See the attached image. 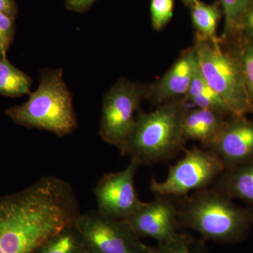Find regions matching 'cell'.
Returning a JSON list of instances; mask_svg holds the SVG:
<instances>
[{
	"label": "cell",
	"instance_id": "cell-19",
	"mask_svg": "<svg viewBox=\"0 0 253 253\" xmlns=\"http://www.w3.org/2000/svg\"><path fill=\"white\" fill-rule=\"evenodd\" d=\"M226 41H233L232 47L229 50L241 68L253 111V38L236 35Z\"/></svg>",
	"mask_w": 253,
	"mask_h": 253
},
{
	"label": "cell",
	"instance_id": "cell-2",
	"mask_svg": "<svg viewBox=\"0 0 253 253\" xmlns=\"http://www.w3.org/2000/svg\"><path fill=\"white\" fill-rule=\"evenodd\" d=\"M187 103L182 97L158 105L151 112L139 111L120 151L121 155L136 161L139 166L175 156L185 142L182 126Z\"/></svg>",
	"mask_w": 253,
	"mask_h": 253
},
{
	"label": "cell",
	"instance_id": "cell-14",
	"mask_svg": "<svg viewBox=\"0 0 253 253\" xmlns=\"http://www.w3.org/2000/svg\"><path fill=\"white\" fill-rule=\"evenodd\" d=\"M212 188L244 201L253 209V159L224 169Z\"/></svg>",
	"mask_w": 253,
	"mask_h": 253
},
{
	"label": "cell",
	"instance_id": "cell-24",
	"mask_svg": "<svg viewBox=\"0 0 253 253\" xmlns=\"http://www.w3.org/2000/svg\"><path fill=\"white\" fill-rule=\"evenodd\" d=\"M236 35L253 38V1L243 15L235 36Z\"/></svg>",
	"mask_w": 253,
	"mask_h": 253
},
{
	"label": "cell",
	"instance_id": "cell-21",
	"mask_svg": "<svg viewBox=\"0 0 253 253\" xmlns=\"http://www.w3.org/2000/svg\"><path fill=\"white\" fill-rule=\"evenodd\" d=\"M153 253H206L202 243L186 234H179L172 239L158 243L152 247Z\"/></svg>",
	"mask_w": 253,
	"mask_h": 253
},
{
	"label": "cell",
	"instance_id": "cell-18",
	"mask_svg": "<svg viewBox=\"0 0 253 253\" xmlns=\"http://www.w3.org/2000/svg\"><path fill=\"white\" fill-rule=\"evenodd\" d=\"M31 78L3 56L0 59V94L21 96L31 93Z\"/></svg>",
	"mask_w": 253,
	"mask_h": 253
},
{
	"label": "cell",
	"instance_id": "cell-7",
	"mask_svg": "<svg viewBox=\"0 0 253 253\" xmlns=\"http://www.w3.org/2000/svg\"><path fill=\"white\" fill-rule=\"evenodd\" d=\"M89 253H153L123 219L99 211L81 213L74 222Z\"/></svg>",
	"mask_w": 253,
	"mask_h": 253
},
{
	"label": "cell",
	"instance_id": "cell-17",
	"mask_svg": "<svg viewBox=\"0 0 253 253\" xmlns=\"http://www.w3.org/2000/svg\"><path fill=\"white\" fill-rule=\"evenodd\" d=\"M190 8L196 36L205 39H219L217 36L218 23L221 18L219 4H206L197 0Z\"/></svg>",
	"mask_w": 253,
	"mask_h": 253
},
{
	"label": "cell",
	"instance_id": "cell-20",
	"mask_svg": "<svg viewBox=\"0 0 253 253\" xmlns=\"http://www.w3.org/2000/svg\"><path fill=\"white\" fill-rule=\"evenodd\" d=\"M253 1V0H219L224 15L221 41H228L235 36L243 15Z\"/></svg>",
	"mask_w": 253,
	"mask_h": 253
},
{
	"label": "cell",
	"instance_id": "cell-27",
	"mask_svg": "<svg viewBox=\"0 0 253 253\" xmlns=\"http://www.w3.org/2000/svg\"><path fill=\"white\" fill-rule=\"evenodd\" d=\"M181 1H182L184 4L187 5V6H191V5L194 4L195 1H197V0H181Z\"/></svg>",
	"mask_w": 253,
	"mask_h": 253
},
{
	"label": "cell",
	"instance_id": "cell-13",
	"mask_svg": "<svg viewBox=\"0 0 253 253\" xmlns=\"http://www.w3.org/2000/svg\"><path fill=\"white\" fill-rule=\"evenodd\" d=\"M228 117L210 109L187 110L183 120L184 140L199 141L207 149L219 135Z\"/></svg>",
	"mask_w": 253,
	"mask_h": 253
},
{
	"label": "cell",
	"instance_id": "cell-10",
	"mask_svg": "<svg viewBox=\"0 0 253 253\" xmlns=\"http://www.w3.org/2000/svg\"><path fill=\"white\" fill-rule=\"evenodd\" d=\"M46 238L44 228L31 216L0 206V253H33Z\"/></svg>",
	"mask_w": 253,
	"mask_h": 253
},
{
	"label": "cell",
	"instance_id": "cell-3",
	"mask_svg": "<svg viewBox=\"0 0 253 253\" xmlns=\"http://www.w3.org/2000/svg\"><path fill=\"white\" fill-rule=\"evenodd\" d=\"M6 116L16 124L69 135L77 127L73 96L63 80V70H42L39 85L29 99L19 106L6 109Z\"/></svg>",
	"mask_w": 253,
	"mask_h": 253
},
{
	"label": "cell",
	"instance_id": "cell-25",
	"mask_svg": "<svg viewBox=\"0 0 253 253\" xmlns=\"http://www.w3.org/2000/svg\"><path fill=\"white\" fill-rule=\"evenodd\" d=\"M96 0H65L66 9L77 13L87 11Z\"/></svg>",
	"mask_w": 253,
	"mask_h": 253
},
{
	"label": "cell",
	"instance_id": "cell-23",
	"mask_svg": "<svg viewBox=\"0 0 253 253\" xmlns=\"http://www.w3.org/2000/svg\"><path fill=\"white\" fill-rule=\"evenodd\" d=\"M14 21L12 16L0 13V50L4 56L14 39Z\"/></svg>",
	"mask_w": 253,
	"mask_h": 253
},
{
	"label": "cell",
	"instance_id": "cell-11",
	"mask_svg": "<svg viewBox=\"0 0 253 253\" xmlns=\"http://www.w3.org/2000/svg\"><path fill=\"white\" fill-rule=\"evenodd\" d=\"M207 149L217 155L224 169L253 159V121L246 116H229Z\"/></svg>",
	"mask_w": 253,
	"mask_h": 253
},
{
	"label": "cell",
	"instance_id": "cell-28",
	"mask_svg": "<svg viewBox=\"0 0 253 253\" xmlns=\"http://www.w3.org/2000/svg\"><path fill=\"white\" fill-rule=\"evenodd\" d=\"M3 56H4L2 54V53H1V50H0V59H1V58L3 57Z\"/></svg>",
	"mask_w": 253,
	"mask_h": 253
},
{
	"label": "cell",
	"instance_id": "cell-15",
	"mask_svg": "<svg viewBox=\"0 0 253 253\" xmlns=\"http://www.w3.org/2000/svg\"><path fill=\"white\" fill-rule=\"evenodd\" d=\"M184 98L187 102L191 103L196 108L212 110L226 116H233L225 101L208 85L200 73L199 67L196 69L189 90Z\"/></svg>",
	"mask_w": 253,
	"mask_h": 253
},
{
	"label": "cell",
	"instance_id": "cell-12",
	"mask_svg": "<svg viewBox=\"0 0 253 253\" xmlns=\"http://www.w3.org/2000/svg\"><path fill=\"white\" fill-rule=\"evenodd\" d=\"M197 68L194 46L184 50L167 72L146 88V98L161 105L184 97Z\"/></svg>",
	"mask_w": 253,
	"mask_h": 253
},
{
	"label": "cell",
	"instance_id": "cell-22",
	"mask_svg": "<svg viewBox=\"0 0 253 253\" xmlns=\"http://www.w3.org/2000/svg\"><path fill=\"white\" fill-rule=\"evenodd\" d=\"M174 0H151V23L156 31L163 29L172 18Z\"/></svg>",
	"mask_w": 253,
	"mask_h": 253
},
{
	"label": "cell",
	"instance_id": "cell-9",
	"mask_svg": "<svg viewBox=\"0 0 253 253\" xmlns=\"http://www.w3.org/2000/svg\"><path fill=\"white\" fill-rule=\"evenodd\" d=\"M177 198L156 195L150 202L123 219L139 238H151L158 243L166 242L177 235L179 228Z\"/></svg>",
	"mask_w": 253,
	"mask_h": 253
},
{
	"label": "cell",
	"instance_id": "cell-1",
	"mask_svg": "<svg viewBox=\"0 0 253 253\" xmlns=\"http://www.w3.org/2000/svg\"><path fill=\"white\" fill-rule=\"evenodd\" d=\"M177 199L179 226L196 231L203 239L219 244L239 242L253 225L252 208L238 206L212 187Z\"/></svg>",
	"mask_w": 253,
	"mask_h": 253
},
{
	"label": "cell",
	"instance_id": "cell-26",
	"mask_svg": "<svg viewBox=\"0 0 253 253\" xmlns=\"http://www.w3.org/2000/svg\"><path fill=\"white\" fill-rule=\"evenodd\" d=\"M18 9L14 0H0V13L16 18Z\"/></svg>",
	"mask_w": 253,
	"mask_h": 253
},
{
	"label": "cell",
	"instance_id": "cell-8",
	"mask_svg": "<svg viewBox=\"0 0 253 253\" xmlns=\"http://www.w3.org/2000/svg\"><path fill=\"white\" fill-rule=\"evenodd\" d=\"M139 164L130 160L126 169L105 174L94 189L98 209L101 214L125 219L135 212L143 201L139 199L134 176Z\"/></svg>",
	"mask_w": 253,
	"mask_h": 253
},
{
	"label": "cell",
	"instance_id": "cell-4",
	"mask_svg": "<svg viewBox=\"0 0 253 253\" xmlns=\"http://www.w3.org/2000/svg\"><path fill=\"white\" fill-rule=\"evenodd\" d=\"M198 67L208 85L225 101L234 116L253 113L241 68L220 38L205 39L195 36Z\"/></svg>",
	"mask_w": 253,
	"mask_h": 253
},
{
	"label": "cell",
	"instance_id": "cell-5",
	"mask_svg": "<svg viewBox=\"0 0 253 253\" xmlns=\"http://www.w3.org/2000/svg\"><path fill=\"white\" fill-rule=\"evenodd\" d=\"M224 171V165L212 151L194 147L185 150L182 158L169 168L165 180L152 179L151 190L155 195L184 197L191 191L208 189Z\"/></svg>",
	"mask_w": 253,
	"mask_h": 253
},
{
	"label": "cell",
	"instance_id": "cell-16",
	"mask_svg": "<svg viewBox=\"0 0 253 253\" xmlns=\"http://www.w3.org/2000/svg\"><path fill=\"white\" fill-rule=\"evenodd\" d=\"M74 222L46 240L33 253H89Z\"/></svg>",
	"mask_w": 253,
	"mask_h": 253
},
{
	"label": "cell",
	"instance_id": "cell-6",
	"mask_svg": "<svg viewBox=\"0 0 253 253\" xmlns=\"http://www.w3.org/2000/svg\"><path fill=\"white\" fill-rule=\"evenodd\" d=\"M146 94V87L126 78L113 84L103 99L99 126L103 140L123 149Z\"/></svg>",
	"mask_w": 253,
	"mask_h": 253
}]
</instances>
